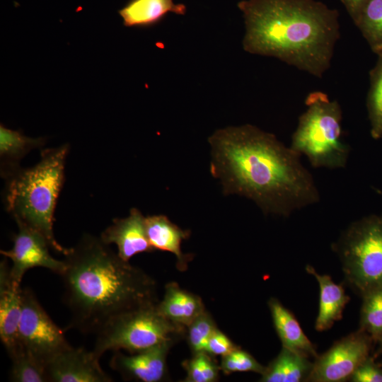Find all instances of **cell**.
<instances>
[{
	"instance_id": "obj_19",
	"label": "cell",
	"mask_w": 382,
	"mask_h": 382,
	"mask_svg": "<svg viewBox=\"0 0 382 382\" xmlns=\"http://www.w3.org/2000/svg\"><path fill=\"white\" fill-rule=\"evenodd\" d=\"M306 271L313 275L320 286L319 312L316 321V329L323 331L341 319L345 305L349 301L342 285L335 284L328 275H321L307 265Z\"/></svg>"
},
{
	"instance_id": "obj_16",
	"label": "cell",
	"mask_w": 382,
	"mask_h": 382,
	"mask_svg": "<svg viewBox=\"0 0 382 382\" xmlns=\"http://www.w3.org/2000/svg\"><path fill=\"white\" fill-rule=\"evenodd\" d=\"M158 311L171 323L187 328L206 309L202 299L197 295L182 289L175 282L167 283Z\"/></svg>"
},
{
	"instance_id": "obj_24",
	"label": "cell",
	"mask_w": 382,
	"mask_h": 382,
	"mask_svg": "<svg viewBox=\"0 0 382 382\" xmlns=\"http://www.w3.org/2000/svg\"><path fill=\"white\" fill-rule=\"evenodd\" d=\"M360 330L378 341L382 336V286L362 296Z\"/></svg>"
},
{
	"instance_id": "obj_17",
	"label": "cell",
	"mask_w": 382,
	"mask_h": 382,
	"mask_svg": "<svg viewBox=\"0 0 382 382\" xmlns=\"http://www.w3.org/2000/svg\"><path fill=\"white\" fill-rule=\"evenodd\" d=\"M186 10L185 4L173 0H129L118 13L124 26L147 28L160 23L168 13L183 16Z\"/></svg>"
},
{
	"instance_id": "obj_11",
	"label": "cell",
	"mask_w": 382,
	"mask_h": 382,
	"mask_svg": "<svg viewBox=\"0 0 382 382\" xmlns=\"http://www.w3.org/2000/svg\"><path fill=\"white\" fill-rule=\"evenodd\" d=\"M176 341L125 354L115 351L110 361L112 369L124 378L141 382H161L167 378V357Z\"/></svg>"
},
{
	"instance_id": "obj_12",
	"label": "cell",
	"mask_w": 382,
	"mask_h": 382,
	"mask_svg": "<svg viewBox=\"0 0 382 382\" xmlns=\"http://www.w3.org/2000/svg\"><path fill=\"white\" fill-rule=\"evenodd\" d=\"M45 369L48 381L52 382L112 381L100 366V359L83 347H70L56 355Z\"/></svg>"
},
{
	"instance_id": "obj_29",
	"label": "cell",
	"mask_w": 382,
	"mask_h": 382,
	"mask_svg": "<svg viewBox=\"0 0 382 382\" xmlns=\"http://www.w3.org/2000/svg\"><path fill=\"white\" fill-rule=\"evenodd\" d=\"M239 347L218 328L210 337L205 352L213 356L224 357Z\"/></svg>"
},
{
	"instance_id": "obj_30",
	"label": "cell",
	"mask_w": 382,
	"mask_h": 382,
	"mask_svg": "<svg viewBox=\"0 0 382 382\" xmlns=\"http://www.w3.org/2000/svg\"><path fill=\"white\" fill-rule=\"evenodd\" d=\"M350 379L353 382H382V369L369 357L357 368Z\"/></svg>"
},
{
	"instance_id": "obj_13",
	"label": "cell",
	"mask_w": 382,
	"mask_h": 382,
	"mask_svg": "<svg viewBox=\"0 0 382 382\" xmlns=\"http://www.w3.org/2000/svg\"><path fill=\"white\" fill-rule=\"evenodd\" d=\"M100 238L107 245L115 244L119 257L128 262L137 254L154 250L147 238L145 217L137 208L131 209L125 218L113 219Z\"/></svg>"
},
{
	"instance_id": "obj_31",
	"label": "cell",
	"mask_w": 382,
	"mask_h": 382,
	"mask_svg": "<svg viewBox=\"0 0 382 382\" xmlns=\"http://www.w3.org/2000/svg\"><path fill=\"white\" fill-rule=\"evenodd\" d=\"M367 0H342L350 16L354 18Z\"/></svg>"
},
{
	"instance_id": "obj_26",
	"label": "cell",
	"mask_w": 382,
	"mask_h": 382,
	"mask_svg": "<svg viewBox=\"0 0 382 382\" xmlns=\"http://www.w3.org/2000/svg\"><path fill=\"white\" fill-rule=\"evenodd\" d=\"M216 328L214 320L207 310L187 326L185 335L192 354L205 352L207 342Z\"/></svg>"
},
{
	"instance_id": "obj_1",
	"label": "cell",
	"mask_w": 382,
	"mask_h": 382,
	"mask_svg": "<svg viewBox=\"0 0 382 382\" xmlns=\"http://www.w3.org/2000/svg\"><path fill=\"white\" fill-rule=\"evenodd\" d=\"M208 141L210 171L221 180L225 195L245 197L264 213L282 216L320 201L301 156L274 134L245 125L218 129Z\"/></svg>"
},
{
	"instance_id": "obj_28",
	"label": "cell",
	"mask_w": 382,
	"mask_h": 382,
	"mask_svg": "<svg viewBox=\"0 0 382 382\" xmlns=\"http://www.w3.org/2000/svg\"><path fill=\"white\" fill-rule=\"evenodd\" d=\"M219 366L225 374L247 371L262 374L265 369L250 354L240 347L222 357Z\"/></svg>"
},
{
	"instance_id": "obj_21",
	"label": "cell",
	"mask_w": 382,
	"mask_h": 382,
	"mask_svg": "<svg viewBox=\"0 0 382 382\" xmlns=\"http://www.w3.org/2000/svg\"><path fill=\"white\" fill-rule=\"evenodd\" d=\"M45 139L30 138L20 130L0 125L1 173L3 177L20 167L21 160L31 150L41 147Z\"/></svg>"
},
{
	"instance_id": "obj_4",
	"label": "cell",
	"mask_w": 382,
	"mask_h": 382,
	"mask_svg": "<svg viewBox=\"0 0 382 382\" xmlns=\"http://www.w3.org/2000/svg\"><path fill=\"white\" fill-rule=\"evenodd\" d=\"M69 144L45 149L34 166L19 167L4 178L6 180L4 204L16 224L26 225L45 236L50 248L64 255L53 232L54 214L64 182V165Z\"/></svg>"
},
{
	"instance_id": "obj_6",
	"label": "cell",
	"mask_w": 382,
	"mask_h": 382,
	"mask_svg": "<svg viewBox=\"0 0 382 382\" xmlns=\"http://www.w3.org/2000/svg\"><path fill=\"white\" fill-rule=\"evenodd\" d=\"M157 303L121 313L105 323L96 333L92 350L99 358L108 351H143L185 335L186 328L175 325L158 310Z\"/></svg>"
},
{
	"instance_id": "obj_15",
	"label": "cell",
	"mask_w": 382,
	"mask_h": 382,
	"mask_svg": "<svg viewBox=\"0 0 382 382\" xmlns=\"http://www.w3.org/2000/svg\"><path fill=\"white\" fill-rule=\"evenodd\" d=\"M145 226L148 240L154 250H159L175 255L178 270L185 271L192 255L182 252L181 243L190 237V231L180 228L162 214L145 217Z\"/></svg>"
},
{
	"instance_id": "obj_22",
	"label": "cell",
	"mask_w": 382,
	"mask_h": 382,
	"mask_svg": "<svg viewBox=\"0 0 382 382\" xmlns=\"http://www.w3.org/2000/svg\"><path fill=\"white\" fill-rule=\"evenodd\" d=\"M373 50L382 53V0H367L353 18Z\"/></svg>"
},
{
	"instance_id": "obj_18",
	"label": "cell",
	"mask_w": 382,
	"mask_h": 382,
	"mask_svg": "<svg viewBox=\"0 0 382 382\" xmlns=\"http://www.w3.org/2000/svg\"><path fill=\"white\" fill-rule=\"evenodd\" d=\"M268 306L282 347L307 358L317 357L313 345L306 336L292 313L274 298L269 300Z\"/></svg>"
},
{
	"instance_id": "obj_5",
	"label": "cell",
	"mask_w": 382,
	"mask_h": 382,
	"mask_svg": "<svg viewBox=\"0 0 382 382\" xmlns=\"http://www.w3.org/2000/svg\"><path fill=\"white\" fill-rule=\"evenodd\" d=\"M305 105L290 147L304 155L314 168H345L350 147L342 139L340 104L322 91H313L307 96Z\"/></svg>"
},
{
	"instance_id": "obj_3",
	"label": "cell",
	"mask_w": 382,
	"mask_h": 382,
	"mask_svg": "<svg viewBox=\"0 0 382 382\" xmlns=\"http://www.w3.org/2000/svg\"><path fill=\"white\" fill-rule=\"evenodd\" d=\"M243 49L321 78L340 36L338 13L315 0H243Z\"/></svg>"
},
{
	"instance_id": "obj_2",
	"label": "cell",
	"mask_w": 382,
	"mask_h": 382,
	"mask_svg": "<svg viewBox=\"0 0 382 382\" xmlns=\"http://www.w3.org/2000/svg\"><path fill=\"white\" fill-rule=\"evenodd\" d=\"M64 255L61 277L71 328L97 333L114 317L158 302L156 281L100 238L86 235Z\"/></svg>"
},
{
	"instance_id": "obj_23",
	"label": "cell",
	"mask_w": 382,
	"mask_h": 382,
	"mask_svg": "<svg viewBox=\"0 0 382 382\" xmlns=\"http://www.w3.org/2000/svg\"><path fill=\"white\" fill-rule=\"evenodd\" d=\"M10 358L9 378L14 382H47L45 366L20 344Z\"/></svg>"
},
{
	"instance_id": "obj_7",
	"label": "cell",
	"mask_w": 382,
	"mask_h": 382,
	"mask_svg": "<svg viewBox=\"0 0 382 382\" xmlns=\"http://www.w3.org/2000/svg\"><path fill=\"white\" fill-rule=\"evenodd\" d=\"M348 282L362 296L382 286V216L352 222L332 245Z\"/></svg>"
},
{
	"instance_id": "obj_10",
	"label": "cell",
	"mask_w": 382,
	"mask_h": 382,
	"mask_svg": "<svg viewBox=\"0 0 382 382\" xmlns=\"http://www.w3.org/2000/svg\"><path fill=\"white\" fill-rule=\"evenodd\" d=\"M17 225L18 231L12 237V248L1 250V254L12 262L10 275L13 281L21 285L25 272L34 267L46 268L61 276L66 268L65 262L51 255L45 236L26 225Z\"/></svg>"
},
{
	"instance_id": "obj_25",
	"label": "cell",
	"mask_w": 382,
	"mask_h": 382,
	"mask_svg": "<svg viewBox=\"0 0 382 382\" xmlns=\"http://www.w3.org/2000/svg\"><path fill=\"white\" fill-rule=\"evenodd\" d=\"M186 372L184 382H215L219 380L220 366L207 352L192 354L182 363Z\"/></svg>"
},
{
	"instance_id": "obj_9",
	"label": "cell",
	"mask_w": 382,
	"mask_h": 382,
	"mask_svg": "<svg viewBox=\"0 0 382 382\" xmlns=\"http://www.w3.org/2000/svg\"><path fill=\"white\" fill-rule=\"evenodd\" d=\"M371 340L359 329L337 342L316 357L307 381L340 382L350 379L357 368L369 357Z\"/></svg>"
},
{
	"instance_id": "obj_20",
	"label": "cell",
	"mask_w": 382,
	"mask_h": 382,
	"mask_svg": "<svg viewBox=\"0 0 382 382\" xmlns=\"http://www.w3.org/2000/svg\"><path fill=\"white\" fill-rule=\"evenodd\" d=\"M313 364L308 358L283 347L261 374L262 382H299L307 380Z\"/></svg>"
},
{
	"instance_id": "obj_8",
	"label": "cell",
	"mask_w": 382,
	"mask_h": 382,
	"mask_svg": "<svg viewBox=\"0 0 382 382\" xmlns=\"http://www.w3.org/2000/svg\"><path fill=\"white\" fill-rule=\"evenodd\" d=\"M19 343L45 366L71 347L29 289H22Z\"/></svg>"
},
{
	"instance_id": "obj_32",
	"label": "cell",
	"mask_w": 382,
	"mask_h": 382,
	"mask_svg": "<svg viewBox=\"0 0 382 382\" xmlns=\"http://www.w3.org/2000/svg\"><path fill=\"white\" fill-rule=\"evenodd\" d=\"M378 341L380 342L382 347V336L380 337V339Z\"/></svg>"
},
{
	"instance_id": "obj_14",
	"label": "cell",
	"mask_w": 382,
	"mask_h": 382,
	"mask_svg": "<svg viewBox=\"0 0 382 382\" xmlns=\"http://www.w3.org/2000/svg\"><path fill=\"white\" fill-rule=\"evenodd\" d=\"M22 289L10 275L6 260L0 265V338L9 357L20 343L18 328L22 311Z\"/></svg>"
},
{
	"instance_id": "obj_27",
	"label": "cell",
	"mask_w": 382,
	"mask_h": 382,
	"mask_svg": "<svg viewBox=\"0 0 382 382\" xmlns=\"http://www.w3.org/2000/svg\"><path fill=\"white\" fill-rule=\"evenodd\" d=\"M367 106L371 121V136L378 139L382 137V57L371 76V86Z\"/></svg>"
}]
</instances>
